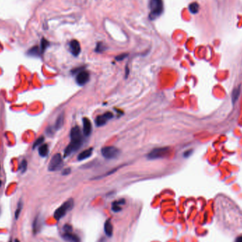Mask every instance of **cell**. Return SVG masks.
<instances>
[{
	"label": "cell",
	"instance_id": "6da1fadb",
	"mask_svg": "<svg viewBox=\"0 0 242 242\" xmlns=\"http://www.w3.org/2000/svg\"><path fill=\"white\" fill-rule=\"evenodd\" d=\"M70 138V144L65 149V153H64V155H65L64 156H65V157H67L69 155H70L72 153L77 151L81 147L82 142H83V139H82L81 130L78 126L74 127L71 130Z\"/></svg>",
	"mask_w": 242,
	"mask_h": 242
},
{
	"label": "cell",
	"instance_id": "7a4b0ae2",
	"mask_svg": "<svg viewBox=\"0 0 242 242\" xmlns=\"http://www.w3.org/2000/svg\"><path fill=\"white\" fill-rule=\"evenodd\" d=\"M150 13L149 14V18L152 21L156 19L163 13V0H150Z\"/></svg>",
	"mask_w": 242,
	"mask_h": 242
},
{
	"label": "cell",
	"instance_id": "3957f363",
	"mask_svg": "<svg viewBox=\"0 0 242 242\" xmlns=\"http://www.w3.org/2000/svg\"><path fill=\"white\" fill-rule=\"evenodd\" d=\"M74 207L73 199H69L68 200L65 202L62 205L58 207L54 213V217L56 220H60L65 216L69 211L72 210Z\"/></svg>",
	"mask_w": 242,
	"mask_h": 242
},
{
	"label": "cell",
	"instance_id": "277c9868",
	"mask_svg": "<svg viewBox=\"0 0 242 242\" xmlns=\"http://www.w3.org/2000/svg\"><path fill=\"white\" fill-rule=\"evenodd\" d=\"M170 151H171V148L169 147L155 148L148 154L147 157L149 159H151V160L166 158V156H169Z\"/></svg>",
	"mask_w": 242,
	"mask_h": 242
},
{
	"label": "cell",
	"instance_id": "5b68a950",
	"mask_svg": "<svg viewBox=\"0 0 242 242\" xmlns=\"http://www.w3.org/2000/svg\"><path fill=\"white\" fill-rule=\"evenodd\" d=\"M62 237L69 242H81L79 236L73 232L72 227L70 225H65L64 226Z\"/></svg>",
	"mask_w": 242,
	"mask_h": 242
},
{
	"label": "cell",
	"instance_id": "8992f818",
	"mask_svg": "<svg viewBox=\"0 0 242 242\" xmlns=\"http://www.w3.org/2000/svg\"><path fill=\"white\" fill-rule=\"evenodd\" d=\"M63 166V161L62 156L60 154H56L52 156L48 165L50 171H56L62 169Z\"/></svg>",
	"mask_w": 242,
	"mask_h": 242
},
{
	"label": "cell",
	"instance_id": "52a82bcc",
	"mask_svg": "<svg viewBox=\"0 0 242 242\" xmlns=\"http://www.w3.org/2000/svg\"><path fill=\"white\" fill-rule=\"evenodd\" d=\"M101 154L103 157L108 159H112L118 157L120 155V151L118 148L113 146H108L102 148Z\"/></svg>",
	"mask_w": 242,
	"mask_h": 242
},
{
	"label": "cell",
	"instance_id": "ba28073f",
	"mask_svg": "<svg viewBox=\"0 0 242 242\" xmlns=\"http://www.w3.org/2000/svg\"><path fill=\"white\" fill-rule=\"evenodd\" d=\"M89 80V73L87 71L81 70L77 74L76 77V81L79 86L86 84Z\"/></svg>",
	"mask_w": 242,
	"mask_h": 242
},
{
	"label": "cell",
	"instance_id": "9c48e42d",
	"mask_svg": "<svg viewBox=\"0 0 242 242\" xmlns=\"http://www.w3.org/2000/svg\"><path fill=\"white\" fill-rule=\"evenodd\" d=\"M113 117V115L112 113L107 112L104 114H103L101 116H98L95 120V123L96 125V126L101 127L105 125L108 120L111 119Z\"/></svg>",
	"mask_w": 242,
	"mask_h": 242
},
{
	"label": "cell",
	"instance_id": "30bf717a",
	"mask_svg": "<svg viewBox=\"0 0 242 242\" xmlns=\"http://www.w3.org/2000/svg\"><path fill=\"white\" fill-rule=\"evenodd\" d=\"M70 51L74 56H78L81 52V46L79 42L77 40H72L70 42Z\"/></svg>",
	"mask_w": 242,
	"mask_h": 242
},
{
	"label": "cell",
	"instance_id": "8fae6325",
	"mask_svg": "<svg viewBox=\"0 0 242 242\" xmlns=\"http://www.w3.org/2000/svg\"><path fill=\"white\" fill-rule=\"evenodd\" d=\"M92 131V126L90 120L87 118H83V132L84 134L88 136L91 134Z\"/></svg>",
	"mask_w": 242,
	"mask_h": 242
},
{
	"label": "cell",
	"instance_id": "7c38bea8",
	"mask_svg": "<svg viewBox=\"0 0 242 242\" xmlns=\"http://www.w3.org/2000/svg\"><path fill=\"white\" fill-rule=\"evenodd\" d=\"M113 231V225L112 223H111V220H107L104 224V232L106 235L108 236V237L112 236Z\"/></svg>",
	"mask_w": 242,
	"mask_h": 242
},
{
	"label": "cell",
	"instance_id": "4fadbf2b",
	"mask_svg": "<svg viewBox=\"0 0 242 242\" xmlns=\"http://www.w3.org/2000/svg\"><path fill=\"white\" fill-rule=\"evenodd\" d=\"M125 203H126V200H125L124 199H121V200L114 201L112 203V207H111L112 210L115 212H118L120 211H121L122 205H123Z\"/></svg>",
	"mask_w": 242,
	"mask_h": 242
},
{
	"label": "cell",
	"instance_id": "5bb4252c",
	"mask_svg": "<svg viewBox=\"0 0 242 242\" xmlns=\"http://www.w3.org/2000/svg\"><path fill=\"white\" fill-rule=\"evenodd\" d=\"M42 227V221L41 219V217L37 216L35 219L33 220V231L34 234L38 233L40 230H41V228Z\"/></svg>",
	"mask_w": 242,
	"mask_h": 242
},
{
	"label": "cell",
	"instance_id": "9a60e30c",
	"mask_svg": "<svg viewBox=\"0 0 242 242\" xmlns=\"http://www.w3.org/2000/svg\"><path fill=\"white\" fill-rule=\"evenodd\" d=\"M93 152V149L89 148L88 150H84L79 154L78 156V160L79 161H83L84 159L89 158L91 156Z\"/></svg>",
	"mask_w": 242,
	"mask_h": 242
},
{
	"label": "cell",
	"instance_id": "2e32d148",
	"mask_svg": "<svg viewBox=\"0 0 242 242\" xmlns=\"http://www.w3.org/2000/svg\"><path fill=\"white\" fill-rule=\"evenodd\" d=\"M48 152H49V148H48V146H47V145L43 144L39 147L38 153H39L40 156H42V157H45V156H46L47 155H48Z\"/></svg>",
	"mask_w": 242,
	"mask_h": 242
},
{
	"label": "cell",
	"instance_id": "e0dca14e",
	"mask_svg": "<svg viewBox=\"0 0 242 242\" xmlns=\"http://www.w3.org/2000/svg\"><path fill=\"white\" fill-rule=\"evenodd\" d=\"M64 124V116L63 114H61L59 116L56 121V123H55V130H59L61 127H62Z\"/></svg>",
	"mask_w": 242,
	"mask_h": 242
},
{
	"label": "cell",
	"instance_id": "ac0fdd59",
	"mask_svg": "<svg viewBox=\"0 0 242 242\" xmlns=\"http://www.w3.org/2000/svg\"><path fill=\"white\" fill-rule=\"evenodd\" d=\"M189 9L190 12L192 13V14H197L199 12V9H200V7H199V4L197 3V2H193L189 5Z\"/></svg>",
	"mask_w": 242,
	"mask_h": 242
},
{
	"label": "cell",
	"instance_id": "d6986e66",
	"mask_svg": "<svg viewBox=\"0 0 242 242\" xmlns=\"http://www.w3.org/2000/svg\"><path fill=\"white\" fill-rule=\"evenodd\" d=\"M41 48L38 46H35L33 48H31L29 50L28 54L32 55V56H39L40 54H41Z\"/></svg>",
	"mask_w": 242,
	"mask_h": 242
},
{
	"label": "cell",
	"instance_id": "ffe728a7",
	"mask_svg": "<svg viewBox=\"0 0 242 242\" xmlns=\"http://www.w3.org/2000/svg\"><path fill=\"white\" fill-rule=\"evenodd\" d=\"M106 48H107V47H106V46L103 43V42H98L97 45H96V47L95 51L96 52H98V53H101L103 52L106 51Z\"/></svg>",
	"mask_w": 242,
	"mask_h": 242
},
{
	"label": "cell",
	"instance_id": "44dd1931",
	"mask_svg": "<svg viewBox=\"0 0 242 242\" xmlns=\"http://www.w3.org/2000/svg\"><path fill=\"white\" fill-rule=\"evenodd\" d=\"M22 208H23V203L21 201H19L17 205V210H16V211H15V219L16 220H17L18 217H19L21 212V210H22Z\"/></svg>",
	"mask_w": 242,
	"mask_h": 242
},
{
	"label": "cell",
	"instance_id": "7402d4cb",
	"mask_svg": "<svg viewBox=\"0 0 242 242\" xmlns=\"http://www.w3.org/2000/svg\"><path fill=\"white\" fill-rule=\"evenodd\" d=\"M239 94H240V88L238 87L236 89L234 90L233 94H232V101L235 103L236 100L238 99V97Z\"/></svg>",
	"mask_w": 242,
	"mask_h": 242
},
{
	"label": "cell",
	"instance_id": "603a6c76",
	"mask_svg": "<svg viewBox=\"0 0 242 242\" xmlns=\"http://www.w3.org/2000/svg\"><path fill=\"white\" fill-rule=\"evenodd\" d=\"M48 46H49L48 41H47L46 39H42V41H41V47H40V48H41V52L42 53L45 50H46V49L47 48V47H48Z\"/></svg>",
	"mask_w": 242,
	"mask_h": 242
},
{
	"label": "cell",
	"instance_id": "cb8c5ba5",
	"mask_svg": "<svg viewBox=\"0 0 242 242\" xmlns=\"http://www.w3.org/2000/svg\"><path fill=\"white\" fill-rule=\"evenodd\" d=\"M43 142H44V137H39L38 139L36 141L35 143H34V144H33V148H36L37 147H38V146L41 145Z\"/></svg>",
	"mask_w": 242,
	"mask_h": 242
},
{
	"label": "cell",
	"instance_id": "d4e9b609",
	"mask_svg": "<svg viewBox=\"0 0 242 242\" xmlns=\"http://www.w3.org/2000/svg\"><path fill=\"white\" fill-rule=\"evenodd\" d=\"M26 168H27V163H26V161L25 160H23L22 161V163H21V164L20 165V169L21 171L23 173L26 170Z\"/></svg>",
	"mask_w": 242,
	"mask_h": 242
},
{
	"label": "cell",
	"instance_id": "484cf974",
	"mask_svg": "<svg viewBox=\"0 0 242 242\" xmlns=\"http://www.w3.org/2000/svg\"><path fill=\"white\" fill-rule=\"evenodd\" d=\"M127 56V54H126V53H123V54H121V55H119L118 56H117L116 57V60L117 61H121V60H123L125 58H126V57Z\"/></svg>",
	"mask_w": 242,
	"mask_h": 242
},
{
	"label": "cell",
	"instance_id": "4316f807",
	"mask_svg": "<svg viewBox=\"0 0 242 242\" xmlns=\"http://www.w3.org/2000/svg\"><path fill=\"white\" fill-rule=\"evenodd\" d=\"M70 171H71V170H70V169H65V171H63V173H62V174H63V175H67V174H70Z\"/></svg>",
	"mask_w": 242,
	"mask_h": 242
},
{
	"label": "cell",
	"instance_id": "83f0119b",
	"mask_svg": "<svg viewBox=\"0 0 242 242\" xmlns=\"http://www.w3.org/2000/svg\"><path fill=\"white\" fill-rule=\"evenodd\" d=\"M235 242H242V236H239V237L236 239Z\"/></svg>",
	"mask_w": 242,
	"mask_h": 242
},
{
	"label": "cell",
	"instance_id": "f1b7e54d",
	"mask_svg": "<svg viewBox=\"0 0 242 242\" xmlns=\"http://www.w3.org/2000/svg\"><path fill=\"white\" fill-rule=\"evenodd\" d=\"M14 242H20V241L18 240V239H15V241H14Z\"/></svg>",
	"mask_w": 242,
	"mask_h": 242
},
{
	"label": "cell",
	"instance_id": "f546056e",
	"mask_svg": "<svg viewBox=\"0 0 242 242\" xmlns=\"http://www.w3.org/2000/svg\"><path fill=\"white\" fill-rule=\"evenodd\" d=\"M9 242H12V241H9Z\"/></svg>",
	"mask_w": 242,
	"mask_h": 242
}]
</instances>
